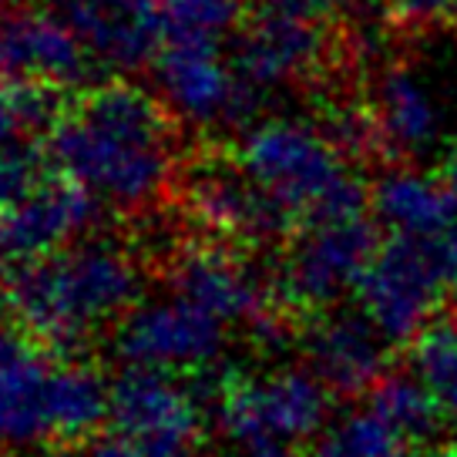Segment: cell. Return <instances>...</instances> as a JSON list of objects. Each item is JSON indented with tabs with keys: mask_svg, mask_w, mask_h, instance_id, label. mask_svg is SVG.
I'll return each mask as SVG.
<instances>
[{
	"mask_svg": "<svg viewBox=\"0 0 457 457\" xmlns=\"http://www.w3.org/2000/svg\"><path fill=\"white\" fill-rule=\"evenodd\" d=\"M41 343L0 327V447H37L57 437L54 370Z\"/></svg>",
	"mask_w": 457,
	"mask_h": 457,
	"instance_id": "8",
	"label": "cell"
},
{
	"mask_svg": "<svg viewBox=\"0 0 457 457\" xmlns=\"http://www.w3.org/2000/svg\"><path fill=\"white\" fill-rule=\"evenodd\" d=\"M367 407L414 444L437 437L444 414H447L441 407V400L430 394V386L414 370L384 373L367 394Z\"/></svg>",
	"mask_w": 457,
	"mask_h": 457,
	"instance_id": "21",
	"label": "cell"
},
{
	"mask_svg": "<svg viewBox=\"0 0 457 457\" xmlns=\"http://www.w3.org/2000/svg\"><path fill=\"white\" fill-rule=\"evenodd\" d=\"M98 202L91 188L64 175H57V182H41L28 199L0 212V256L28 262L78 243L95 226Z\"/></svg>",
	"mask_w": 457,
	"mask_h": 457,
	"instance_id": "9",
	"label": "cell"
},
{
	"mask_svg": "<svg viewBox=\"0 0 457 457\" xmlns=\"http://www.w3.org/2000/svg\"><path fill=\"white\" fill-rule=\"evenodd\" d=\"M0 68L11 78L64 87L87 78L91 51L68 14L14 11L0 21Z\"/></svg>",
	"mask_w": 457,
	"mask_h": 457,
	"instance_id": "11",
	"label": "cell"
},
{
	"mask_svg": "<svg viewBox=\"0 0 457 457\" xmlns=\"http://www.w3.org/2000/svg\"><path fill=\"white\" fill-rule=\"evenodd\" d=\"M327 54L329 41L323 21L253 11L249 28L236 41L232 68L243 81L270 91L276 85L320 71Z\"/></svg>",
	"mask_w": 457,
	"mask_h": 457,
	"instance_id": "12",
	"label": "cell"
},
{
	"mask_svg": "<svg viewBox=\"0 0 457 457\" xmlns=\"http://www.w3.org/2000/svg\"><path fill=\"white\" fill-rule=\"evenodd\" d=\"M138 289L142 272L125 249L78 239L51 256L11 262L0 300L24 333L47 350L68 353L129 313Z\"/></svg>",
	"mask_w": 457,
	"mask_h": 457,
	"instance_id": "2",
	"label": "cell"
},
{
	"mask_svg": "<svg viewBox=\"0 0 457 457\" xmlns=\"http://www.w3.org/2000/svg\"><path fill=\"white\" fill-rule=\"evenodd\" d=\"M441 179L447 186L457 192V142L447 148V155H444V169H441Z\"/></svg>",
	"mask_w": 457,
	"mask_h": 457,
	"instance_id": "34",
	"label": "cell"
},
{
	"mask_svg": "<svg viewBox=\"0 0 457 457\" xmlns=\"http://www.w3.org/2000/svg\"><path fill=\"white\" fill-rule=\"evenodd\" d=\"M44 165H47V155H41L37 148H28L21 142L0 148V212L28 199L41 186Z\"/></svg>",
	"mask_w": 457,
	"mask_h": 457,
	"instance_id": "26",
	"label": "cell"
},
{
	"mask_svg": "<svg viewBox=\"0 0 457 457\" xmlns=\"http://www.w3.org/2000/svg\"><path fill=\"white\" fill-rule=\"evenodd\" d=\"M333 0H253V11L259 14H289L310 17V21H327Z\"/></svg>",
	"mask_w": 457,
	"mask_h": 457,
	"instance_id": "30",
	"label": "cell"
},
{
	"mask_svg": "<svg viewBox=\"0 0 457 457\" xmlns=\"http://www.w3.org/2000/svg\"><path fill=\"white\" fill-rule=\"evenodd\" d=\"M411 444L367 407L333 420L316 444V457H414Z\"/></svg>",
	"mask_w": 457,
	"mask_h": 457,
	"instance_id": "22",
	"label": "cell"
},
{
	"mask_svg": "<svg viewBox=\"0 0 457 457\" xmlns=\"http://www.w3.org/2000/svg\"><path fill=\"white\" fill-rule=\"evenodd\" d=\"M21 131L28 129H24V118H21V108H17V87L0 81V148L14 145Z\"/></svg>",
	"mask_w": 457,
	"mask_h": 457,
	"instance_id": "31",
	"label": "cell"
},
{
	"mask_svg": "<svg viewBox=\"0 0 457 457\" xmlns=\"http://www.w3.org/2000/svg\"><path fill=\"white\" fill-rule=\"evenodd\" d=\"M64 4H71V0H64Z\"/></svg>",
	"mask_w": 457,
	"mask_h": 457,
	"instance_id": "37",
	"label": "cell"
},
{
	"mask_svg": "<svg viewBox=\"0 0 457 457\" xmlns=\"http://www.w3.org/2000/svg\"><path fill=\"white\" fill-rule=\"evenodd\" d=\"M68 21L91 57L118 71L145 68L165 41L158 0H71Z\"/></svg>",
	"mask_w": 457,
	"mask_h": 457,
	"instance_id": "14",
	"label": "cell"
},
{
	"mask_svg": "<svg viewBox=\"0 0 457 457\" xmlns=\"http://www.w3.org/2000/svg\"><path fill=\"white\" fill-rule=\"evenodd\" d=\"M44 155L57 175L81 182L101 202L138 209L171 175L165 104L129 81L91 87L51 125Z\"/></svg>",
	"mask_w": 457,
	"mask_h": 457,
	"instance_id": "1",
	"label": "cell"
},
{
	"mask_svg": "<svg viewBox=\"0 0 457 457\" xmlns=\"http://www.w3.org/2000/svg\"><path fill=\"white\" fill-rule=\"evenodd\" d=\"M158 7L165 41L219 47L243 21L245 0H158Z\"/></svg>",
	"mask_w": 457,
	"mask_h": 457,
	"instance_id": "23",
	"label": "cell"
},
{
	"mask_svg": "<svg viewBox=\"0 0 457 457\" xmlns=\"http://www.w3.org/2000/svg\"><path fill=\"white\" fill-rule=\"evenodd\" d=\"M411 370L430 386L447 414H457V323H430L411 343Z\"/></svg>",
	"mask_w": 457,
	"mask_h": 457,
	"instance_id": "24",
	"label": "cell"
},
{
	"mask_svg": "<svg viewBox=\"0 0 457 457\" xmlns=\"http://www.w3.org/2000/svg\"><path fill=\"white\" fill-rule=\"evenodd\" d=\"M386 346L384 333L360 310L333 313L306 333V363L337 397H360L386 373Z\"/></svg>",
	"mask_w": 457,
	"mask_h": 457,
	"instance_id": "15",
	"label": "cell"
},
{
	"mask_svg": "<svg viewBox=\"0 0 457 457\" xmlns=\"http://www.w3.org/2000/svg\"><path fill=\"white\" fill-rule=\"evenodd\" d=\"M377 222L397 236L437 239L457 226V192L444 179L414 169H386L370 188Z\"/></svg>",
	"mask_w": 457,
	"mask_h": 457,
	"instance_id": "18",
	"label": "cell"
},
{
	"mask_svg": "<svg viewBox=\"0 0 457 457\" xmlns=\"http://www.w3.org/2000/svg\"><path fill=\"white\" fill-rule=\"evenodd\" d=\"M112 414V386L87 363H57L54 430L57 441H85Z\"/></svg>",
	"mask_w": 457,
	"mask_h": 457,
	"instance_id": "20",
	"label": "cell"
},
{
	"mask_svg": "<svg viewBox=\"0 0 457 457\" xmlns=\"http://www.w3.org/2000/svg\"><path fill=\"white\" fill-rule=\"evenodd\" d=\"M129 457H199L192 437H125Z\"/></svg>",
	"mask_w": 457,
	"mask_h": 457,
	"instance_id": "28",
	"label": "cell"
},
{
	"mask_svg": "<svg viewBox=\"0 0 457 457\" xmlns=\"http://www.w3.org/2000/svg\"><path fill=\"white\" fill-rule=\"evenodd\" d=\"M323 135L343 158H390V145L373 104H333L323 118Z\"/></svg>",
	"mask_w": 457,
	"mask_h": 457,
	"instance_id": "25",
	"label": "cell"
},
{
	"mask_svg": "<svg viewBox=\"0 0 457 457\" xmlns=\"http://www.w3.org/2000/svg\"><path fill=\"white\" fill-rule=\"evenodd\" d=\"M171 293L188 296L202 310L215 313L222 323H256L276 306L270 300V289L259 283L253 270H245L236 256L222 249H192L182 253L171 266Z\"/></svg>",
	"mask_w": 457,
	"mask_h": 457,
	"instance_id": "17",
	"label": "cell"
},
{
	"mask_svg": "<svg viewBox=\"0 0 457 457\" xmlns=\"http://www.w3.org/2000/svg\"><path fill=\"white\" fill-rule=\"evenodd\" d=\"M236 165L266 188L296 222L363 215L370 192L357 175L343 169V155L323 129L266 118L243 135Z\"/></svg>",
	"mask_w": 457,
	"mask_h": 457,
	"instance_id": "3",
	"label": "cell"
},
{
	"mask_svg": "<svg viewBox=\"0 0 457 457\" xmlns=\"http://www.w3.org/2000/svg\"><path fill=\"white\" fill-rule=\"evenodd\" d=\"M380 249L377 222L367 215L306 222L279 272V289L289 303L306 310H327L353 293Z\"/></svg>",
	"mask_w": 457,
	"mask_h": 457,
	"instance_id": "7",
	"label": "cell"
},
{
	"mask_svg": "<svg viewBox=\"0 0 457 457\" xmlns=\"http://www.w3.org/2000/svg\"><path fill=\"white\" fill-rule=\"evenodd\" d=\"M444 286L447 279L434 253V239L394 232V239L377 249L370 270L357 286L360 313L384 333L390 346L414 343L434 323Z\"/></svg>",
	"mask_w": 457,
	"mask_h": 457,
	"instance_id": "5",
	"label": "cell"
},
{
	"mask_svg": "<svg viewBox=\"0 0 457 457\" xmlns=\"http://www.w3.org/2000/svg\"><path fill=\"white\" fill-rule=\"evenodd\" d=\"M0 457H7V454H0Z\"/></svg>",
	"mask_w": 457,
	"mask_h": 457,
	"instance_id": "38",
	"label": "cell"
},
{
	"mask_svg": "<svg viewBox=\"0 0 457 457\" xmlns=\"http://www.w3.org/2000/svg\"><path fill=\"white\" fill-rule=\"evenodd\" d=\"M370 104L380 118L390 155H414L437 138V112L403 68H386L380 74Z\"/></svg>",
	"mask_w": 457,
	"mask_h": 457,
	"instance_id": "19",
	"label": "cell"
},
{
	"mask_svg": "<svg viewBox=\"0 0 457 457\" xmlns=\"http://www.w3.org/2000/svg\"><path fill=\"white\" fill-rule=\"evenodd\" d=\"M333 4H343V0H333Z\"/></svg>",
	"mask_w": 457,
	"mask_h": 457,
	"instance_id": "36",
	"label": "cell"
},
{
	"mask_svg": "<svg viewBox=\"0 0 457 457\" xmlns=\"http://www.w3.org/2000/svg\"><path fill=\"white\" fill-rule=\"evenodd\" d=\"M226 457H296L293 444L276 441V437H256V441L232 444Z\"/></svg>",
	"mask_w": 457,
	"mask_h": 457,
	"instance_id": "32",
	"label": "cell"
},
{
	"mask_svg": "<svg viewBox=\"0 0 457 457\" xmlns=\"http://www.w3.org/2000/svg\"><path fill=\"white\" fill-rule=\"evenodd\" d=\"M428 457H457V447H437V451H430Z\"/></svg>",
	"mask_w": 457,
	"mask_h": 457,
	"instance_id": "35",
	"label": "cell"
},
{
	"mask_svg": "<svg viewBox=\"0 0 457 457\" xmlns=\"http://www.w3.org/2000/svg\"><path fill=\"white\" fill-rule=\"evenodd\" d=\"M226 350V323L188 296L135 303L118 320L114 353L131 367L155 370H205Z\"/></svg>",
	"mask_w": 457,
	"mask_h": 457,
	"instance_id": "6",
	"label": "cell"
},
{
	"mask_svg": "<svg viewBox=\"0 0 457 457\" xmlns=\"http://www.w3.org/2000/svg\"><path fill=\"white\" fill-rule=\"evenodd\" d=\"M57 457H129V441L118 430H114L112 437L91 434L85 441H71V447H64Z\"/></svg>",
	"mask_w": 457,
	"mask_h": 457,
	"instance_id": "29",
	"label": "cell"
},
{
	"mask_svg": "<svg viewBox=\"0 0 457 457\" xmlns=\"http://www.w3.org/2000/svg\"><path fill=\"white\" fill-rule=\"evenodd\" d=\"M386 17L407 30H428L437 24L457 28V0H386Z\"/></svg>",
	"mask_w": 457,
	"mask_h": 457,
	"instance_id": "27",
	"label": "cell"
},
{
	"mask_svg": "<svg viewBox=\"0 0 457 457\" xmlns=\"http://www.w3.org/2000/svg\"><path fill=\"white\" fill-rule=\"evenodd\" d=\"M188 205L199 215V222L222 232L228 239H253L266 243L283 236L296 219L272 199L266 188H259L239 165L228 169H205L195 175L188 188Z\"/></svg>",
	"mask_w": 457,
	"mask_h": 457,
	"instance_id": "16",
	"label": "cell"
},
{
	"mask_svg": "<svg viewBox=\"0 0 457 457\" xmlns=\"http://www.w3.org/2000/svg\"><path fill=\"white\" fill-rule=\"evenodd\" d=\"M152 68L162 104L169 112L199 129L209 125L236 129L239 74L219 57V47L165 41L158 47Z\"/></svg>",
	"mask_w": 457,
	"mask_h": 457,
	"instance_id": "10",
	"label": "cell"
},
{
	"mask_svg": "<svg viewBox=\"0 0 457 457\" xmlns=\"http://www.w3.org/2000/svg\"><path fill=\"white\" fill-rule=\"evenodd\" d=\"M434 253H437V262H441V272H444V279H447V286L457 289V226L434 239Z\"/></svg>",
	"mask_w": 457,
	"mask_h": 457,
	"instance_id": "33",
	"label": "cell"
},
{
	"mask_svg": "<svg viewBox=\"0 0 457 457\" xmlns=\"http://www.w3.org/2000/svg\"><path fill=\"white\" fill-rule=\"evenodd\" d=\"M112 428L125 437H192L199 441L202 407L169 370L125 367L112 384Z\"/></svg>",
	"mask_w": 457,
	"mask_h": 457,
	"instance_id": "13",
	"label": "cell"
},
{
	"mask_svg": "<svg viewBox=\"0 0 457 457\" xmlns=\"http://www.w3.org/2000/svg\"><path fill=\"white\" fill-rule=\"evenodd\" d=\"M333 390L316 370L283 367L266 377L226 380L215 397V428L228 444L276 437L286 444H303L329 428Z\"/></svg>",
	"mask_w": 457,
	"mask_h": 457,
	"instance_id": "4",
	"label": "cell"
}]
</instances>
